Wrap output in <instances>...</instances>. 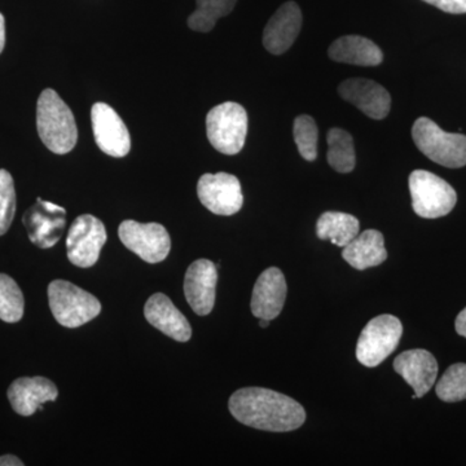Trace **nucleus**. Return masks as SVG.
Wrapping results in <instances>:
<instances>
[{
  "label": "nucleus",
  "mask_w": 466,
  "mask_h": 466,
  "mask_svg": "<svg viewBox=\"0 0 466 466\" xmlns=\"http://www.w3.org/2000/svg\"><path fill=\"white\" fill-rule=\"evenodd\" d=\"M228 407L238 422L258 431L287 433L306 421L305 410L299 401L269 389H240L229 398Z\"/></svg>",
  "instance_id": "nucleus-1"
},
{
  "label": "nucleus",
  "mask_w": 466,
  "mask_h": 466,
  "mask_svg": "<svg viewBox=\"0 0 466 466\" xmlns=\"http://www.w3.org/2000/svg\"><path fill=\"white\" fill-rule=\"evenodd\" d=\"M36 128L43 144L56 155L75 149L78 140L75 116L56 91L46 88L36 104Z\"/></svg>",
  "instance_id": "nucleus-2"
},
{
  "label": "nucleus",
  "mask_w": 466,
  "mask_h": 466,
  "mask_svg": "<svg viewBox=\"0 0 466 466\" xmlns=\"http://www.w3.org/2000/svg\"><path fill=\"white\" fill-rule=\"evenodd\" d=\"M412 137L420 152L435 164L450 168L465 167V135L446 133L434 121L421 116L413 124Z\"/></svg>",
  "instance_id": "nucleus-3"
},
{
  "label": "nucleus",
  "mask_w": 466,
  "mask_h": 466,
  "mask_svg": "<svg viewBox=\"0 0 466 466\" xmlns=\"http://www.w3.org/2000/svg\"><path fill=\"white\" fill-rule=\"evenodd\" d=\"M248 113L240 104L227 101L207 116V134L211 146L227 156L240 153L248 135Z\"/></svg>",
  "instance_id": "nucleus-4"
},
{
  "label": "nucleus",
  "mask_w": 466,
  "mask_h": 466,
  "mask_svg": "<svg viewBox=\"0 0 466 466\" xmlns=\"http://www.w3.org/2000/svg\"><path fill=\"white\" fill-rule=\"evenodd\" d=\"M48 300L57 323L66 328L82 327L101 311L96 297L66 280H55L48 285Z\"/></svg>",
  "instance_id": "nucleus-5"
},
{
  "label": "nucleus",
  "mask_w": 466,
  "mask_h": 466,
  "mask_svg": "<svg viewBox=\"0 0 466 466\" xmlns=\"http://www.w3.org/2000/svg\"><path fill=\"white\" fill-rule=\"evenodd\" d=\"M410 192L413 210L425 219L447 216L458 202L455 189L431 171H413L410 175Z\"/></svg>",
  "instance_id": "nucleus-6"
},
{
  "label": "nucleus",
  "mask_w": 466,
  "mask_h": 466,
  "mask_svg": "<svg viewBox=\"0 0 466 466\" xmlns=\"http://www.w3.org/2000/svg\"><path fill=\"white\" fill-rule=\"evenodd\" d=\"M403 325L392 315H380L370 321L359 337L357 358L368 368L380 366L400 345Z\"/></svg>",
  "instance_id": "nucleus-7"
},
{
  "label": "nucleus",
  "mask_w": 466,
  "mask_h": 466,
  "mask_svg": "<svg viewBox=\"0 0 466 466\" xmlns=\"http://www.w3.org/2000/svg\"><path fill=\"white\" fill-rule=\"evenodd\" d=\"M119 240L144 262H162L171 249L170 235L159 223H139L124 220L118 228Z\"/></svg>",
  "instance_id": "nucleus-8"
},
{
  "label": "nucleus",
  "mask_w": 466,
  "mask_h": 466,
  "mask_svg": "<svg viewBox=\"0 0 466 466\" xmlns=\"http://www.w3.org/2000/svg\"><path fill=\"white\" fill-rule=\"evenodd\" d=\"M106 241V226L100 219L91 214L79 216L67 233V258L76 267L88 268L99 260Z\"/></svg>",
  "instance_id": "nucleus-9"
},
{
  "label": "nucleus",
  "mask_w": 466,
  "mask_h": 466,
  "mask_svg": "<svg viewBox=\"0 0 466 466\" xmlns=\"http://www.w3.org/2000/svg\"><path fill=\"white\" fill-rule=\"evenodd\" d=\"M198 195L201 204L217 216H233L244 204L240 182L235 175L227 173L202 175Z\"/></svg>",
  "instance_id": "nucleus-10"
},
{
  "label": "nucleus",
  "mask_w": 466,
  "mask_h": 466,
  "mask_svg": "<svg viewBox=\"0 0 466 466\" xmlns=\"http://www.w3.org/2000/svg\"><path fill=\"white\" fill-rule=\"evenodd\" d=\"M30 241L41 249L55 247L66 225V210L52 202L38 198L23 217Z\"/></svg>",
  "instance_id": "nucleus-11"
},
{
  "label": "nucleus",
  "mask_w": 466,
  "mask_h": 466,
  "mask_svg": "<svg viewBox=\"0 0 466 466\" xmlns=\"http://www.w3.org/2000/svg\"><path fill=\"white\" fill-rule=\"evenodd\" d=\"M92 131L101 152L121 158L131 149V137L127 127L115 109L106 103L94 104L91 109Z\"/></svg>",
  "instance_id": "nucleus-12"
},
{
  "label": "nucleus",
  "mask_w": 466,
  "mask_h": 466,
  "mask_svg": "<svg viewBox=\"0 0 466 466\" xmlns=\"http://www.w3.org/2000/svg\"><path fill=\"white\" fill-rule=\"evenodd\" d=\"M218 283L217 267L211 260H195L184 278V294L193 311L207 317L214 309Z\"/></svg>",
  "instance_id": "nucleus-13"
},
{
  "label": "nucleus",
  "mask_w": 466,
  "mask_h": 466,
  "mask_svg": "<svg viewBox=\"0 0 466 466\" xmlns=\"http://www.w3.org/2000/svg\"><path fill=\"white\" fill-rule=\"evenodd\" d=\"M339 94L343 100L349 101L376 121L385 119L390 113V94L383 86L370 79H346L339 86Z\"/></svg>",
  "instance_id": "nucleus-14"
},
{
  "label": "nucleus",
  "mask_w": 466,
  "mask_h": 466,
  "mask_svg": "<svg viewBox=\"0 0 466 466\" xmlns=\"http://www.w3.org/2000/svg\"><path fill=\"white\" fill-rule=\"evenodd\" d=\"M394 370L415 390L413 400L422 398L433 388L438 376L437 359L428 350L415 349L395 358Z\"/></svg>",
  "instance_id": "nucleus-15"
},
{
  "label": "nucleus",
  "mask_w": 466,
  "mask_h": 466,
  "mask_svg": "<svg viewBox=\"0 0 466 466\" xmlns=\"http://www.w3.org/2000/svg\"><path fill=\"white\" fill-rule=\"evenodd\" d=\"M287 291V280L280 269L271 267L263 271L254 285L251 297L250 306L254 317L269 321L278 318L283 311Z\"/></svg>",
  "instance_id": "nucleus-16"
},
{
  "label": "nucleus",
  "mask_w": 466,
  "mask_h": 466,
  "mask_svg": "<svg viewBox=\"0 0 466 466\" xmlns=\"http://www.w3.org/2000/svg\"><path fill=\"white\" fill-rule=\"evenodd\" d=\"M302 29V12L296 2H287L269 18L263 32V46L269 54L289 50Z\"/></svg>",
  "instance_id": "nucleus-17"
},
{
  "label": "nucleus",
  "mask_w": 466,
  "mask_h": 466,
  "mask_svg": "<svg viewBox=\"0 0 466 466\" xmlns=\"http://www.w3.org/2000/svg\"><path fill=\"white\" fill-rule=\"evenodd\" d=\"M56 385L46 377H21L11 383L8 400L15 412L21 416H32L36 410H43L46 401L56 400Z\"/></svg>",
  "instance_id": "nucleus-18"
},
{
  "label": "nucleus",
  "mask_w": 466,
  "mask_h": 466,
  "mask_svg": "<svg viewBox=\"0 0 466 466\" xmlns=\"http://www.w3.org/2000/svg\"><path fill=\"white\" fill-rule=\"evenodd\" d=\"M144 315L156 329L161 330L175 341L187 342L191 339V325L165 294L156 293L150 296L144 306Z\"/></svg>",
  "instance_id": "nucleus-19"
},
{
  "label": "nucleus",
  "mask_w": 466,
  "mask_h": 466,
  "mask_svg": "<svg viewBox=\"0 0 466 466\" xmlns=\"http://www.w3.org/2000/svg\"><path fill=\"white\" fill-rule=\"evenodd\" d=\"M342 258L359 271L382 265L388 259L382 233L377 229L359 233L354 240L343 248Z\"/></svg>",
  "instance_id": "nucleus-20"
},
{
  "label": "nucleus",
  "mask_w": 466,
  "mask_h": 466,
  "mask_svg": "<svg viewBox=\"0 0 466 466\" xmlns=\"http://www.w3.org/2000/svg\"><path fill=\"white\" fill-rule=\"evenodd\" d=\"M328 55L333 61L350 66H377L383 61L381 48L360 35H345L330 45Z\"/></svg>",
  "instance_id": "nucleus-21"
},
{
  "label": "nucleus",
  "mask_w": 466,
  "mask_h": 466,
  "mask_svg": "<svg viewBox=\"0 0 466 466\" xmlns=\"http://www.w3.org/2000/svg\"><path fill=\"white\" fill-rule=\"evenodd\" d=\"M358 218L351 214L339 213V211H327L319 218L317 223L318 238L320 240H329L339 248H345L350 241L359 235Z\"/></svg>",
  "instance_id": "nucleus-22"
},
{
  "label": "nucleus",
  "mask_w": 466,
  "mask_h": 466,
  "mask_svg": "<svg viewBox=\"0 0 466 466\" xmlns=\"http://www.w3.org/2000/svg\"><path fill=\"white\" fill-rule=\"evenodd\" d=\"M328 164L337 173H351L357 164L354 140L351 135L342 128H330L328 131Z\"/></svg>",
  "instance_id": "nucleus-23"
},
{
  "label": "nucleus",
  "mask_w": 466,
  "mask_h": 466,
  "mask_svg": "<svg viewBox=\"0 0 466 466\" xmlns=\"http://www.w3.org/2000/svg\"><path fill=\"white\" fill-rule=\"evenodd\" d=\"M198 8L187 20L189 29L208 33L214 29L219 18L228 16L238 0H196Z\"/></svg>",
  "instance_id": "nucleus-24"
},
{
  "label": "nucleus",
  "mask_w": 466,
  "mask_h": 466,
  "mask_svg": "<svg viewBox=\"0 0 466 466\" xmlns=\"http://www.w3.org/2000/svg\"><path fill=\"white\" fill-rule=\"evenodd\" d=\"M24 306L25 300L16 281L0 274V319L5 323H17L23 319Z\"/></svg>",
  "instance_id": "nucleus-25"
},
{
  "label": "nucleus",
  "mask_w": 466,
  "mask_h": 466,
  "mask_svg": "<svg viewBox=\"0 0 466 466\" xmlns=\"http://www.w3.org/2000/svg\"><path fill=\"white\" fill-rule=\"evenodd\" d=\"M293 135L299 155L306 161H315L318 157L319 139L318 125L315 119L306 115L297 116L294 119Z\"/></svg>",
  "instance_id": "nucleus-26"
},
{
  "label": "nucleus",
  "mask_w": 466,
  "mask_h": 466,
  "mask_svg": "<svg viewBox=\"0 0 466 466\" xmlns=\"http://www.w3.org/2000/svg\"><path fill=\"white\" fill-rule=\"evenodd\" d=\"M438 398L447 403L466 400V364L451 366L437 383Z\"/></svg>",
  "instance_id": "nucleus-27"
},
{
  "label": "nucleus",
  "mask_w": 466,
  "mask_h": 466,
  "mask_svg": "<svg viewBox=\"0 0 466 466\" xmlns=\"http://www.w3.org/2000/svg\"><path fill=\"white\" fill-rule=\"evenodd\" d=\"M16 213V191L12 175L0 170V236L5 235Z\"/></svg>",
  "instance_id": "nucleus-28"
},
{
  "label": "nucleus",
  "mask_w": 466,
  "mask_h": 466,
  "mask_svg": "<svg viewBox=\"0 0 466 466\" xmlns=\"http://www.w3.org/2000/svg\"><path fill=\"white\" fill-rule=\"evenodd\" d=\"M424 2L440 8L446 14H466V0H424Z\"/></svg>",
  "instance_id": "nucleus-29"
},
{
  "label": "nucleus",
  "mask_w": 466,
  "mask_h": 466,
  "mask_svg": "<svg viewBox=\"0 0 466 466\" xmlns=\"http://www.w3.org/2000/svg\"><path fill=\"white\" fill-rule=\"evenodd\" d=\"M455 329L460 336L466 339V308L456 318Z\"/></svg>",
  "instance_id": "nucleus-30"
},
{
  "label": "nucleus",
  "mask_w": 466,
  "mask_h": 466,
  "mask_svg": "<svg viewBox=\"0 0 466 466\" xmlns=\"http://www.w3.org/2000/svg\"><path fill=\"white\" fill-rule=\"evenodd\" d=\"M24 462L14 455H5L0 458V466H23Z\"/></svg>",
  "instance_id": "nucleus-31"
},
{
  "label": "nucleus",
  "mask_w": 466,
  "mask_h": 466,
  "mask_svg": "<svg viewBox=\"0 0 466 466\" xmlns=\"http://www.w3.org/2000/svg\"><path fill=\"white\" fill-rule=\"evenodd\" d=\"M5 45V21L3 15L0 14V54H2L3 48Z\"/></svg>",
  "instance_id": "nucleus-32"
},
{
  "label": "nucleus",
  "mask_w": 466,
  "mask_h": 466,
  "mask_svg": "<svg viewBox=\"0 0 466 466\" xmlns=\"http://www.w3.org/2000/svg\"><path fill=\"white\" fill-rule=\"evenodd\" d=\"M269 325V320H266V319H259V327L267 328Z\"/></svg>",
  "instance_id": "nucleus-33"
}]
</instances>
